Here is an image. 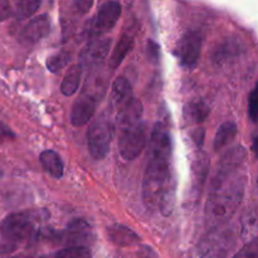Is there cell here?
<instances>
[{"instance_id":"3","label":"cell","mask_w":258,"mask_h":258,"mask_svg":"<svg viewBox=\"0 0 258 258\" xmlns=\"http://www.w3.org/2000/svg\"><path fill=\"white\" fill-rule=\"evenodd\" d=\"M236 237L231 229L212 228L198 246L199 258H226L234 246Z\"/></svg>"},{"instance_id":"8","label":"cell","mask_w":258,"mask_h":258,"mask_svg":"<svg viewBox=\"0 0 258 258\" xmlns=\"http://www.w3.org/2000/svg\"><path fill=\"white\" fill-rule=\"evenodd\" d=\"M121 15V4L116 0H108L105 4L101 5L95 23H93V33L95 34H103L115 27L118 18Z\"/></svg>"},{"instance_id":"25","label":"cell","mask_w":258,"mask_h":258,"mask_svg":"<svg viewBox=\"0 0 258 258\" xmlns=\"http://www.w3.org/2000/svg\"><path fill=\"white\" fill-rule=\"evenodd\" d=\"M70 59H71L70 53L60 52L48 58L45 64H47V68L50 71V72L57 73L59 72V71H62L63 68L70 63Z\"/></svg>"},{"instance_id":"32","label":"cell","mask_w":258,"mask_h":258,"mask_svg":"<svg viewBox=\"0 0 258 258\" xmlns=\"http://www.w3.org/2000/svg\"><path fill=\"white\" fill-rule=\"evenodd\" d=\"M14 134H13V131L10 130L8 126H5L4 123L0 122V141H4L7 140V139H13L14 138Z\"/></svg>"},{"instance_id":"9","label":"cell","mask_w":258,"mask_h":258,"mask_svg":"<svg viewBox=\"0 0 258 258\" xmlns=\"http://www.w3.org/2000/svg\"><path fill=\"white\" fill-rule=\"evenodd\" d=\"M50 32V22L47 15H38L27 23L19 34V40L25 45L40 42Z\"/></svg>"},{"instance_id":"5","label":"cell","mask_w":258,"mask_h":258,"mask_svg":"<svg viewBox=\"0 0 258 258\" xmlns=\"http://www.w3.org/2000/svg\"><path fill=\"white\" fill-rule=\"evenodd\" d=\"M112 139V130L108 118L98 117L88 127L87 141L90 154L96 160H102L110 151V144Z\"/></svg>"},{"instance_id":"2","label":"cell","mask_w":258,"mask_h":258,"mask_svg":"<svg viewBox=\"0 0 258 258\" xmlns=\"http://www.w3.org/2000/svg\"><path fill=\"white\" fill-rule=\"evenodd\" d=\"M171 138L168 127L158 122L149 141L148 165L143 183L144 202L149 207H159L163 216L173 211L175 185L171 180Z\"/></svg>"},{"instance_id":"7","label":"cell","mask_w":258,"mask_h":258,"mask_svg":"<svg viewBox=\"0 0 258 258\" xmlns=\"http://www.w3.org/2000/svg\"><path fill=\"white\" fill-rule=\"evenodd\" d=\"M2 234L12 242L27 241L34 231V223L27 213H13L0 224Z\"/></svg>"},{"instance_id":"10","label":"cell","mask_w":258,"mask_h":258,"mask_svg":"<svg viewBox=\"0 0 258 258\" xmlns=\"http://www.w3.org/2000/svg\"><path fill=\"white\" fill-rule=\"evenodd\" d=\"M97 105V98L91 93H83L77 101L73 103L71 112V122L76 127L85 126L93 117Z\"/></svg>"},{"instance_id":"23","label":"cell","mask_w":258,"mask_h":258,"mask_svg":"<svg viewBox=\"0 0 258 258\" xmlns=\"http://www.w3.org/2000/svg\"><path fill=\"white\" fill-rule=\"evenodd\" d=\"M88 232H90L88 223H86L82 219H76V221L71 222L68 226L67 236L70 237L71 241L77 243L78 241H83L86 237H88Z\"/></svg>"},{"instance_id":"16","label":"cell","mask_w":258,"mask_h":258,"mask_svg":"<svg viewBox=\"0 0 258 258\" xmlns=\"http://www.w3.org/2000/svg\"><path fill=\"white\" fill-rule=\"evenodd\" d=\"M209 116V107L203 100H193L184 107V118L188 123L198 125L206 121Z\"/></svg>"},{"instance_id":"21","label":"cell","mask_w":258,"mask_h":258,"mask_svg":"<svg viewBox=\"0 0 258 258\" xmlns=\"http://www.w3.org/2000/svg\"><path fill=\"white\" fill-rule=\"evenodd\" d=\"M208 169H209V160L207 159L206 155H202L201 158H198L197 160L196 165H194L193 170H194V179H193V184H194V190H197V196H201L202 190H203V186L206 184V179L207 175H208Z\"/></svg>"},{"instance_id":"30","label":"cell","mask_w":258,"mask_h":258,"mask_svg":"<svg viewBox=\"0 0 258 258\" xmlns=\"http://www.w3.org/2000/svg\"><path fill=\"white\" fill-rule=\"evenodd\" d=\"M93 5V0H76L75 9L77 10L78 14H86L90 12Z\"/></svg>"},{"instance_id":"6","label":"cell","mask_w":258,"mask_h":258,"mask_svg":"<svg viewBox=\"0 0 258 258\" xmlns=\"http://www.w3.org/2000/svg\"><path fill=\"white\" fill-rule=\"evenodd\" d=\"M203 37L197 30H188L181 35L176 45V57L184 68H194L198 63L202 52Z\"/></svg>"},{"instance_id":"19","label":"cell","mask_w":258,"mask_h":258,"mask_svg":"<svg viewBox=\"0 0 258 258\" xmlns=\"http://www.w3.org/2000/svg\"><path fill=\"white\" fill-rule=\"evenodd\" d=\"M237 133H238V128L233 121H227V122L222 123L217 130L216 138H214V150L218 151L231 144L237 136Z\"/></svg>"},{"instance_id":"24","label":"cell","mask_w":258,"mask_h":258,"mask_svg":"<svg viewBox=\"0 0 258 258\" xmlns=\"http://www.w3.org/2000/svg\"><path fill=\"white\" fill-rule=\"evenodd\" d=\"M54 258H92V254L87 247L72 246L58 251Z\"/></svg>"},{"instance_id":"18","label":"cell","mask_w":258,"mask_h":258,"mask_svg":"<svg viewBox=\"0 0 258 258\" xmlns=\"http://www.w3.org/2000/svg\"><path fill=\"white\" fill-rule=\"evenodd\" d=\"M133 45H134L133 35L130 34L121 35L117 44H116L115 48H113V52L112 54H111L110 60H108V66H110L111 70H116V68L122 63V60L125 59L127 53L130 52L131 48H133Z\"/></svg>"},{"instance_id":"15","label":"cell","mask_w":258,"mask_h":258,"mask_svg":"<svg viewBox=\"0 0 258 258\" xmlns=\"http://www.w3.org/2000/svg\"><path fill=\"white\" fill-rule=\"evenodd\" d=\"M40 164H42L43 169L53 176L54 179H60L63 176V171H64V165L55 151L53 150H44L39 156Z\"/></svg>"},{"instance_id":"1","label":"cell","mask_w":258,"mask_h":258,"mask_svg":"<svg viewBox=\"0 0 258 258\" xmlns=\"http://www.w3.org/2000/svg\"><path fill=\"white\" fill-rule=\"evenodd\" d=\"M244 159L246 150L242 146L232 149L221 159L206 206L207 222L212 228L226 224L241 206L246 180L239 171Z\"/></svg>"},{"instance_id":"17","label":"cell","mask_w":258,"mask_h":258,"mask_svg":"<svg viewBox=\"0 0 258 258\" xmlns=\"http://www.w3.org/2000/svg\"><path fill=\"white\" fill-rule=\"evenodd\" d=\"M82 64H73L68 68L67 73L62 81V85H60V91H62L63 95L70 97L77 92L81 78H82Z\"/></svg>"},{"instance_id":"26","label":"cell","mask_w":258,"mask_h":258,"mask_svg":"<svg viewBox=\"0 0 258 258\" xmlns=\"http://www.w3.org/2000/svg\"><path fill=\"white\" fill-rule=\"evenodd\" d=\"M233 258H258V242L257 238L251 239L247 242L243 247L234 254Z\"/></svg>"},{"instance_id":"14","label":"cell","mask_w":258,"mask_h":258,"mask_svg":"<svg viewBox=\"0 0 258 258\" xmlns=\"http://www.w3.org/2000/svg\"><path fill=\"white\" fill-rule=\"evenodd\" d=\"M244 50V47L237 39H227L223 44L217 47L213 54V59L216 63H226L233 58L239 57Z\"/></svg>"},{"instance_id":"31","label":"cell","mask_w":258,"mask_h":258,"mask_svg":"<svg viewBox=\"0 0 258 258\" xmlns=\"http://www.w3.org/2000/svg\"><path fill=\"white\" fill-rule=\"evenodd\" d=\"M204 136H206V131H204V128H198V130H196L193 134H191L193 141L196 143V145L198 146V148H201V146L203 145Z\"/></svg>"},{"instance_id":"13","label":"cell","mask_w":258,"mask_h":258,"mask_svg":"<svg viewBox=\"0 0 258 258\" xmlns=\"http://www.w3.org/2000/svg\"><path fill=\"white\" fill-rule=\"evenodd\" d=\"M106 232H107L110 241L115 243L116 246H133V244H136L140 241V237L133 229L126 226H122V224H113V226L107 227Z\"/></svg>"},{"instance_id":"27","label":"cell","mask_w":258,"mask_h":258,"mask_svg":"<svg viewBox=\"0 0 258 258\" xmlns=\"http://www.w3.org/2000/svg\"><path fill=\"white\" fill-rule=\"evenodd\" d=\"M257 95H256V88L251 91L248 98V115L251 118L252 122L257 121Z\"/></svg>"},{"instance_id":"12","label":"cell","mask_w":258,"mask_h":258,"mask_svg":"<svg viewBox=\"0 0 258 258\" xmlns=\"http://www.w3.org/2000/svg\"><path fill=\"white\" fill-rule=\"evenodd\" d=\"M111 48V39L110 38H105V39H96L88 43L85 48H83L82 53H81V58H82L83 63L88 66H97L105 60L107 57L108 52Z\"/></svg>"},{"instance_id":"11","label":"cell","mask_w":258,"mask_h":258,"mask_svg":"<svg viewBox=\"0 0 258 258\" xmlns=\"http://www.w3.org/2000/svg\"><path fill=\"white\" fill-rule=\"evenodd\" d=\"M144 107L140 100L133 97L126 101L123 105L117 107V115H116V121H117L118 128L126 127V126L134 125L141 121L143 117Z\"/></svg>"},{"instance_id":"22","label":"cell","mask_w":258,"mask_h":258,"mask_svg":"<svg viewBox=\"0 0 258 258\" xmlns=\"http://www.w3.org/2000/svg\"><path fill=\"white\" fill-rule=\"evenodd\" d=\"M14 17L19 20H24L37 13V10L42 5L43 0H14Z\"/></svg>"},{"instance_id":"28","label":"cell","mask_w":258,"mask_h":258,"mask_svg":"<svg viewBox=\"0 0 258 258\" xmlns=\"http://www.w3.org/2000/svg\"><path fill=\"white\" fill-rule=\"evenodd\" d=\"M146 54H148L149 60L153 63H156L159 59V45L153 40H149L146 44Z\"/></svg>"},{"instance_id":"20","label":"cell","mask_w":258,"mask_h":258,"mask_svg":"<svg viewBox=\"0 0 258 258\" xmlns=\"http://www.w3.org/2000/svg\"><path fill=\"white\" fill-rule=\"evenodd\" d=\"M133 97V87L127 78L118 77L116 78L112 85V102L116 107H120L121 105Z\"/></svg>"},{"instance_id":"29","label":"cell","mask_w":258,"mask_h":258,"mask_svg":"<svg viewBox=\"0 0 258 258\" xmlns=\"http://www.w3.org/2000/svg\"><path fill=\"white\" fill-rule=\"evenodd\" d=\"M13 14L10 0H0V22L9 19Z\"/></svg>"},{"instance_id":"4","label":"cell","mask_w":258,"mask_h":258,"mask_svg":"<svg viewBox=\"0 0 258 258\" xmlns=\"http://www.w3.org/2000/svg\"><path fill=\"white\" fill-rule=\"evenodd\" d=\"M148 144L146 125L140 121L134 125L120 128L118 135V151L123 160H135L141 155Z\"/></svg>"}]
</instances>
